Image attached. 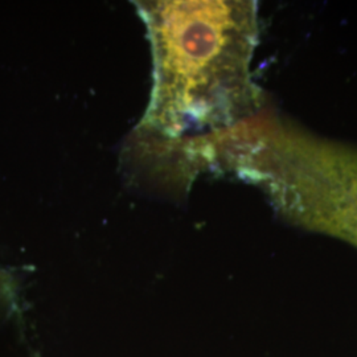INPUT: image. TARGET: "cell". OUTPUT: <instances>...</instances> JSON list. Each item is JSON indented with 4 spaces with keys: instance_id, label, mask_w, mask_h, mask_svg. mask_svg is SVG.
Wrapping results in <instances>:
<instances>
[{
    "instance_id": "obj_1",
    "label": "cell",
    "mask_w": 357,
    "mask_h": 357,
    "mask_svg": "<svg viewBox=\"0 0 357 357\" xmlns=\"http://www.w3.org/2000/svg\"><path fill=\"white\" fill-rule=\"evenodd\" d=\"M151 40L153 86L143 128L176 138L230 128L258 100L252 1H139Z\"/></svg>"
},
{
    "instance_id": "obj_2",
    "label": "cell",
    "mask_w": 357,
    "mask_h": 357,
    "mask_svg": "<svg viewBox=\"0 0 357 357\" xmlns=\"http://www.w3.org/2000/svg\"><path fill=\"white\" fill-rule=\"evenodd\" d=\"M255 143L246 171L265 184L282 215L357 248V150L282 126Z\"/></svg>"
},
{
    "instance_id": "obj_3",
    "label": "cell",
    "mask_w": 357,
    "mask_h": 357,
    "mask_svg": "<svg viewBox=\"0 0 357 357\" xmlns=\"http://www.w3.org/2000/svg\"><path fill=\"white\" fill-rule=\"evenodd\" d=\"M8 298V282L6 280V275L0 273V305L6 303Z\"/></svg>"
}]
</instances>
